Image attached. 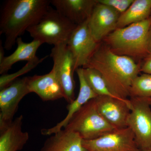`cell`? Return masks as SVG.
<instances>
[{"label": "cell", "mask_w": 151, "mask_h": 151, "mask_svg": "<svg viewBox=\"0 0 151 151\" xmlns=\"http://www.w3.org/2000/svg\"><path fill=\"white\" fill-rule=\"evenodd\" d=\"M134 0H97V1L112 8L122 14L132 5Z\"/></svg>", "instance_id": "cell-23"}, {"label": "cell", "mask_w": 151, "mask_h": 151, "mask_svg": "<svg viewBox=\"0 0 151 151\" xmlns=\"http://www.w3.org/2000/svg\"><path fill=\"white\" fill-rule=\"evenodd\" d=\"M94 99L85 104L64 128L77 133L83 140L94 139L116 129L100 115Z\"/></svg>", "instance_id": "cell-5"}, {"label": "cell", "mask_w": 151, "mask_h": 151, "mask_svg": "<svg viewBox=\"0 0 151 151\" xmlns=\"http://www.w3.org/2000/svg\"><path fill=\"white\" fill-rule=\"evenodd\" d=\"M131 111L127 127L134 135L140 150L151 145V109L149 98L130 97Z\"/></svg>", "instance_id": "cell-6"}, {"label": "cell", "mask_w": 151, "mask_h": 151, "mask_svg": "<svg viewBox=\"0 0 151 151\" xmlns=\"http://www.w3.org/2000/svg\"><path fill=\"white\" fill-rule=\"evenodd\" d=\"M17 48L10 55L6 56L0 63V74H7L15 63L21 61H33L38 59L37 50L42 44L40 41L33 40L29 42H24L21 37L17 39Z\"/></svg>", "instance_id": "cell-18"}, {"label": "cell", "mask_w": 151, "mask_h": 151, "mask_svg": "<svg viewBox=\"0 0 151 151\" xmlns=\"http://www.w3.org/2000/svg\"><path fill=\"white\" fill-rule=\"evenodd\" d=\"M141 151H151V145L150 147L147 148L145 149V150H142Z\"/></svg>", "instance_id": "cell-26"}, {"label": "cell", "mask_w": 151, "mask_h": 151, "mask_svg": "<svg viewBox=\"0 0 151 151\" xmlns=\"http://www.w3.org/2000/svg\"><path fill=\"white\" fill-rule=\"evenodd\" d=\"M83 69L86 81L98 96H108L119 99L110 91L103 76L97 70L90 68H83Z\"/></svg>", "instance_id": "cell-20"}, {"label": "cell", "mask_w": 151, "mask_h": 151, "mask_svg": "<svg viewBox=\"0 0 151 151\" xmlns=\"http://www.w3.org/2000/svg\"><path fill=\"white\" fill-rule=\"evenodd\" d=\"M150 47L151 48V28L150 29Z\"/></svg>", "instance_id": "cell-27"}, {"label": "cell", "mask_w": 151, "mask_h": 151, "mask_svg": "<svg viewBox=\"0 0 151 151\" xmlns=\"http://www.w3.org/2000/svg\"><path fill=\"white\" fill-rule=\"evenodd\" d=\"M151 98V74L138 75L132 82L130 89V97Z\"/></svg>", "instance_id": "cell-21"}, {"label": "cell", "mask_w": 151, "mask_h": 151, "mask_svg": "<svg viewBox=\"0 0 151 151\" xmlns=\"http://www.w3.org/2000/svg\"><path fill=\"white\" fill-rule=\"evenodd\" d=\"M82 144L88 151H141L129 127L116 129L94 139L83 140Z\"/></svg>", "instance_id": "cell-8"}, {"label": "cell", "mask_w": 151, "mask_h": 151, "mask_svg": "<svg viewBox=\"0 0 151 151\" xmlns=\"http://www.w3.org/2000/svg\"><path fill=\"white\" fill-rule=\"evenodd\" d=\"M50 56L53 61V70L61 84L65 95V100L68 104L75 99V81L73 73L75 71L74 60L67 44L53 47Z\"/></svg>", "instance_id": "cell-7"}, {"label": "cell", "mask_w": 151, "mask_h": 151, "mask_svg": "<svg viewBox=\"0 0 151 151\" xmlns=\"http://www.w3.org/2000/svg\"><path fill=\"white\" fill-rule=\"evenodd\" d=\"M77 26L50 6L40 20L27 31L33 40L55 46L67 44Z\"/></svg>", "instance_id": "cell-4"}, {"label": "cell", "mask_w": 151, "mask_h": 151, "mask_svg": "<svg viewBox=\"0 0 151 151\" xmlns=\"http://www.w3.org/2000/svg\"><path fill=\"white\" fill-rule=\"evenodd\" d=\"M48 55L44 57L41 58L27 62L24 67L17 72L12 74H5L1 75L0 77V90L5 88L15 81L19 76L27 73L31 71L40 63H41L44 60L48 57Z\"/></svg>", "instance_id": "cell-22"}, {"label": "cell", "mask_w": 151, "mask_h": 151, "mask_svg": "<svg viewBox=\"0 0 151 151\" xmlns=\"http://www.w3.org/2000/svg\"><path fill=\"white\" fill-rule=\"evenodd\" d=\"M27 83L30 92L35 93L44 101L65 99L62 86L52 70L44 75L28 77Z\"/></svg>", "instance_id": "cell-14"}, {"label": "cell", "mask_w": 151, "mask_h": 151, "mask_svg": "<svg viewBox=\"0 0 151 151\" xmlns=\"http://www.w3.org/2000/svg\"><path fill=\"white\" fill-rule=\"evenodd\" d=\"M58 12L74 24L79 25L90 17L97 0H50Z\"/></svg>", "instance_id": "cell-15"}, {"label": "cell", "mask_w": 151, "mask_h": 151, "mask_svg": "<svg viewBox=\"0 0 151 151\" xmlns=\"http://www.w3.org/2000/svg\"><path fill=\"white\" fill-rule=\"evenodd\" d=\"M94 99L99 113L111 126L116 129L128 127L127 120L131 111L130 99L124 100L103 96Z\"/></svg>", "instance_id": "cell-11"}, {"label": "cell", "mask_w": 151, "mask_h": 151, "mask_svg": "<svg viewBox=\"0 0 151 151\" xmlns=\"http://www.w3.org/2000/svg\"><path fill=\"white\" fill-rule=\"evenodd\" d=\"M79 80L80 89L78 96L67 107L68 113L63 120L54 127L41 130L42 134L50 136L64 129L71 118L85 104L92 99L98 97L86 81L83 73V68H79L76 70Z\"/></svg>", "instance_id": "cell-13"}, {"label": "cell", "mask_w": 151, "mask_h": 151, "mask_svg": "<svg viewBox=\"0 0 151 151\" xmlns=\"http://www.w3.org/2000/svg\"><path fill=\"white\" fill-rule=\"evenodd\" d=\"M1 43L2 42L1 41L0 42V63L2 62L6 57L5 56V48L4 47V46H3Z\"/></svg>", "instance_id": "cell-25"}, {"label": "cell", "mask_w": 151, "mask_h": 151, "mask_svg": "<svg viewBox=\"0 0 151 151\" xmlns=\"http://www.w3.org/2000/svg\"><path fill=\"white\" fill-rule=\"evenodd\" d=\"M82 142L78 134L63 129L50 135L40 151H88L83 146Z\"/></svg>", "instance_id": "cell-17"}, {"label": "cell", "mask_w": 151, "mask_h": 151, "mask_svg": "<svg viewBox=\"0 0 151 151\" xmlns=\"http://www.w3.org/2000/svg\"><path fill=\"white\" fill-rule=\"evenodd\" d=\"M151 0H134L119 17L117 28H122L145 20L151 17Z\"/></svg>", "instance_id": "cell-19"}, {"label": "cell", "mask_w": 151, "mask_h": 151, "mask_svg": "<svg viewBox=\"0 0 151 151\" xmlns=\"http://www.w3.org/2000/svg\"><path fill=\"white\" fill-rule=\"evenodd\" d=\"M50 0H8L1 11L0 35L4 47L10 50L25 31L40 20L50 7Z\"/></svg>", "instance_id": "cell-2"}, {"label": "cell", "mask_w": 151, "mask_h": 151, "mask_svg": "<svg viewBox=\"0 0 151 151\" xmlns=\"http://www.w3.org/2000/svg\"><path fill=\"white\" fill-rule=\"evenodd\" d=\"M28 77L18 78L0 91V125L9 124L14 120L20 102L29 94Z\"/></svg>", "instance_id": "cell-10"}, {"label": "cell", "mask_w": 151, "mask_h": 151, "mask_svg": "<svg viewBox=\"0 0 151 151\" xmlns=\"http://www.w3.org/2000/svg\"><path fill=\"white\" fill-rule=\"evenodd\" d=\"M140 70L143 73L151 74V53L144 59Z\"/></svg>", "instance_id": "cell-24"}, {"label": "cell", "mask_w": 151, "mask_h": 151, "mask_svg": "<svg viewBox=\"0 0 151 151\" xmlns=\"http://www.w3.org/2000/svg\"><path fill=\"white\" fill-rule=\"evenodd\" d=\"M23 116L9 124L0 125V151L21 150L29 139V134L22 129Z\"/></svg>", "instance_id": "cell-16"}, {"label": "cell", "mask_w": 151, "mask_h": 151, "mask_svg": "<svg viewBox=\"0 0 151 151\" xmlns=\"http://www.w3.org/2000/svg\"></svg>", "instance_id": "cell-29"}, {"label": "cell", "mask_w": 151, "mask_h": 151, "mask_svg": "<svg viewBox=\"0 0 151 151\" xmlns=\"http://www.w3.org/2000/svg\"><path fill=\"white\" fill-rule=\"evenodd\" d=\"M97 70L103 76L110 91L122 100H129L132 82L141 72V65L131 58L119 55L105 43L100 44L83 68Z\"/></svg>", "instance_id": "cell-1"}, {"label": "cell", "mask_w": 151, "mask_h": 151, "mask_svg": "<svg viewBox=\"0 0 151 151\" xmlns=\"http://www.w3.org/2000/svg\"><path fill=\"white\" fill-rule=\"evenodd\" d=\"M88 19L76 26L70 35L67 45L73 56L75 71L86 66L99 45L92 36Z\"/></svg>", "instance_id": "cell-9"}, {"label": "cell", "mask_w": 151, "mask_h": 151, "mask_svg": "<svg viewBox=\"0 0 151 151\" xmlns=\"http://www.w3.org/2000/svg\"><path fill=\"white\" fill-rule=\"evenodd\" d=\"M151 16L143 21L116 29L103 39L104 43L116 54L144 59L151 53Z\"/></svg>", "instance_id": "cell-3"}, {"label": "cell", "mask_w": 151, "mask_h": 151, "mask_svg": "<svg viewBox=\"0 0 151 151\" xmlns=\"http://www.w3.org/2000/svg\"><path fill=\"white\" fill-rule=\"evenodd\" d=\"M97 2L88 19V24L92 36L100 43L117 29L121 14L108 6Z\"/></svg>", "instance_id": "cell-12"}, {"label": "cell", "mask_w": 151, "mask_h": 151, "mask_svg": "<svg viewBox=\"0 0 151 151\" xmlns=\"http://www.w3.org/2000/svg\"><path fill=\"white\" fill-rule=\"evenodd\" d=\"M149 102H150V105L151 106V98H149Z\"/></svg>", "instance_id": "cell-28"}]
</instances>
